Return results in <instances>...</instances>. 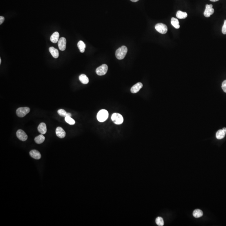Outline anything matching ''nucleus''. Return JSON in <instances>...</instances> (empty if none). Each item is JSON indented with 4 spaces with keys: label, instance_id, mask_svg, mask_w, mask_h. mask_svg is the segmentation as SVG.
Wrapping results in <instances>:
<instances>
[{
    "label": "nucleus",
    "instance_id": "1",
    "mask_svg": "<svg viewBox=\"0 0 226 226\" xmlns=\"http://www.w3.org/2000/svg\"><path fill=\"white\" fill-rule=\"evenodd\" d=\"M127 50V48L126 46H121L116 52V57L118 60H122L125 57Z\"/></svg>",
    "mask_w": 226,
    "mask_h": 226
},
{
    "label": "nucleus",
    "instance_id": "2",
    "mask_svg": "<svg viewBox=\"0 0 226 226\" xmlns=\"http://www.w3.org/2000/svg\"><path fill=\"white\" fill-rule=\"evenodd\" d=\"M108 112L105 109H102L98 112L97 119L99 121L103 122L107 120L108 118Z\"/></svg>",
    "mask_w": 226,
    "mask_h": 226
},
{
    "label": "nucleus",
    "instance_id": "3",
    "mask_svg": "<svg viewBox=\"0 0 226 226\" xmlns=\"http://www.w3.org/2000/svg\"><path fill=\"white\" fill-rule=\"evenodd\" d=\"M111 119L114 124L117 125L121 124L124 121L122 116L119 113H114L111 117Z\"/></svg>",
    "mask_w": 226,
    "mask_h": 226
},
{
    "label": "nucleus",
    "instance_id": "4",
    "mask_svg": "<svg viewBox=\"0 0 226 226\" xmlns=\"http://www.w3.org/2000/svg\"><path fill=\"white\" fill-rule=\"evenodd\" d=\"M30 108L29 107H20L17 110L16 113L18 117H23L30 112Z\"/></svg>",
    "mask_w": 226,
    "mask_h": 226
},
{
    "label": "nucleus",
    "instance_id": "5",
    "mask_svg": "<svg viewBox=\"0 0 226 226\" xmlns=\"http://www.w3.org/2000/svg\"><path fill=\"white\" fill-rule=\"evenodd\" d=\"M155 28L158 32L162 34H165L168 31V27L166 25L162 23H158L157 24Z\"/></svg>",
    "mask_w": 226,
    "mask_h": 226
},
{
    "label": "nucleus",
    "instance_id": "6",
    "mask_svg": "<svg viewBox=\"0 0 226 226\" xmlns=\"http://www.w3.org/2000/svg\"><path fill=\"white\" fill-rule=\"evenodd\" d=\"M108 69V66L106 64H103L98 67L96 69L95 72L98 75L100 76L104 75L107 73Z\"/></svg>",
    "mask_w": 226,
    "mask_h": 226
},
{
    "label": "nucleus",
    "instance_id": "7",
    "mask_svg": "<svg viewBox=\"0 0 226 226\" xmlns=\"http://www.w3.org/2000/svg\"><path fill=\"white\" fill-rule=\"evenodd\" d=\"M214 12V10L213 8V6L212 4L208 5L207 4L206 6V9L204 12V15L206 17H209L211 15L213 14Z\"/></svg>",
    "mask_w": 226,
    "mask_h": 226
},
{
    "label": "nucleus",
    "instance_id": "8",
    "mask_svg": "<svg viewBox=\"0 0 226 226\" xmlns=\"http://www.w3.org/2000/svg\"><path fill=\"white\" fill-rule=\"evenodd\" d=\"M17 136L19 140L22 141H25L27 139V135L26 133L22 130H18L17 132Z\"/></svg>",
    "mask_w": 226,
    "mask_h": 226
},
{
    "label": "nucleus",
    "instance_id": "9",
    "mask_svg": "<svg viewBox=\"0 0 226 226\" xmlns=\"http://www.w3.org/2000/svg\"><path fill=\"white\" fill-rule=\"evenodd\" d=\"M58 45L60 50L62 51L66 50V38L64 37L60 38L58 42Z\"/></svg>",
    "mask_w": 226,
    "mask_h": 226
},
{
    "label": "nucleus",
    "instance_id": "10",
    "mask_svg": "<svg viewBox=\"0 0 226 226\" xmlns=\"http://www.w3.org/2000/svg\"><path fill=\"white\" fill-rule=\"evenodd\" d=\"M143 87V85L141 83H138L133 86L131 89V92L133 93H136L139 91Z\"/></svg>",
    "mask_w": 226,
    "mask_h": 226
},
{
    "label": "nucleus",
    "instance_id": "11",
    "mask_svg": "<svg viewBox=\"0 0 226 226\" xmlns=\"http://www.w3.org/2000/svg\"><path fill=\"white\" fill-rule=\"evenodd\" d=\"M226 134V128L224 127L222 130H220L217 132L216 137L218 139H222L225 137Z\"/></svg>",
    "mask_w": 226,
    "mask_h": 226
},
{
    "label": "nucleus",
    "instance_id": "12",
    "mask_svg": "<svg viewBox=\"0 0 226 226\" xmlns=\"http://www.w3.org/2000/svg\"><path fill=\"white\" fill-rule=\"evenodd\" d=\"M56 135L59 138H63L66 137V133L64 130L61 127H58L56 130Z\"/></svg>",
    "mask_w": 226,
    "mask_h": 226
},
{
    "label": "nucleus",
    "instance_id": "13",
    "mask_svg": "<svg viewBox=\"0 0 226 226\" xmlns=\"http://www.w3.org/2000/svg\"><path fill=\"white\" fill-rule=\"evenodd\" d=\"M30 156L36 159H39L41 157V155L40 153L37 150H31L29 152Z\"/></svg>",
    "mask_w": 226,
    "mask_h": 226
},
{
    "label": "nucleus",
    "instance_id": "14",
    "mask_svg": "<svg viewBox=\"0 0 226 226\" xmlns=\"http://www.w3.org/2000/svg\"><path fill=\"white\" fill-rule=\"evenodd\" d=\"M38 130L39 132L42 135H44L46 133L47 128L46 124L44 123H41L39 124L38 127Z\"/></svg>",
    "mask_w": 226,
    "mask_h": 226
},
{
    "label": "nucleus",
    "instance_id": "15",
    "mask_svg": "<svg viewBox=\"0 0 226 226\" xmlns=\"http://www.w3.org/2000/svg\"><path fill=\"white\" fill-rule=\"evenodd\" d=\"M59 37H60L59 33L57 31H56V32H54L53 35H52L51 37H50V41L53 43H57L60 39Z\"/></svg>",
    "mask_w": 226,
    "mask_h": 226
},
{
    "label": "nucleus",
    "instance_id": "16",
    "mask_svg": "<svg viewBox=\"0 0 226 226\" xmlns=\"http://www.w3.org/2000/svg\"><path fill=\"white\" fill-rule=\"evenodd\" d=\"M49 51L53 56V57L55 58H57L59 56L58 50L57 49H55L54 47L52 46L49 48Z\"/></svg>",
    "mask_w": 226,
    "mask_h": 226
},
{
    "label": "nucleus",
    "instance_id": "17",
    "mask_svg": "<svg viewBox=\"0 0 226 226\" xmlns=\"http://www.w3.org/2000/svg\"><path fill=\"white\" fill-rule=\"evenodd\" d=\"M80 81L84 84H87L89 82V79L85 74H82L79 77Z\"/></svg>",
    "mask_w": 226,
    "mask_h": 226
},
{
    "label": "nucleus",
    "instance_id": "18",
    "mask_svg": "<svg viewBox=\"0 0 226 226\" xmlns=\"http://www.w3.org/2000/svg\"><path fill=\"white\" fill-rule=\"evenodd\" d=\"M171 23L172 26L174 27L175 29H179L180 28L179 22L177 19L174 18V17L172 18L171 20Z\"/></svg>",
    "mask_w": 226,
    "mask_h": 226
},
{
    "label": "nucleus",
    "instance_id": "19",
    "mask_svg": "<svg viewBox=\"0 0 226 226\" xmlns=\"http://www.w3.org/2000/svg\"><path fill=\"white\" fill-rule=\"evenodd\" d=\"M45 140V137L43 135H40L36 137L35 139V141L36 143L38 144H42L44 142Z\"/></svg>",
    "mask_w": 226,
    "mask_h": 226
},
{
    "label": "nucleus",
    "instance_id": "20",
    "mask_svg": "<svg viewBox=\"0 0 226 226\" xmlns=\"http://www.w3.org/2000/svg\"><path fill=\"white\" fill-rule=\"evenodd\" d=\"M77 46L78 47L80 52L81 53H83L85 50V48L86 47V45L84 42L82 41H80L77 43Z\"/></svg>",
    "mask_w": 226,
    "mask_h": 226
},
{
    "label": "nucleus",
    "instance_id": "21",
    "mask_svg": "<svg viewBox=\"0 0 226 226\" xmlns=\"http://www.w3.org/2000/svg\"><path fill=\"white\" fill-rule=\"evenodd\" d=\"M188 16L187 13L186 12H182L181 11H177L176 13V17L180 19H184Z\"/></svg>",
    "mask_w": 226,
    "mask_h": 226
},
{
    "label": "nucleus",
    "instance_id": "22",
    "mask_svg": "<svg viewBox=\"0 0 226 226\" xmlns=\"http://www.w3.org/2000/svg\"><path fill=\"white\" fill-rule=\"evenodd\" d=\"M193 216L195 218H200L203 215V213L201 210L197 209L193 212Z\"/></svg>",
    "mask_w": 226,
    "mask_h": 226
},
{
    "label": "nucleus",
    "instance_id": "23",
    "mask_svg": "<svg viewBox=\"0 0 226 226\" xmlns=\"http://www.w3.org/2000/svg\"><path fill=\"white\" fill-rule=\"evenodd\" d=\"M57 113L61 117H66L67 116L71 117L72 115L71 114L67 113L64 110L62 109L58 110V111H57Z\"/></svg>",
    "mask_w": 226,
    "mask_h": 226
},
{
    "label": "nucleus",
    "instance_id": "24",
    "mask_svg": "<svg viewBox=\"0 0 226 226\" xmlns=\"http://www.w3.org/2000/svg\"><path fill=\"white\" fill-rule=\"evenodd\" d=\"M64 119L66 122L68 123V124H70V125H74L75 124V121L74 119H72L71 117L70 116H67L66 117H64Z\"/></svg>",
    "mask_w": 226,
    "mask_h": 226
},
{
    "label": "nucleus",
    "instance_id": "25",
    "mask_svg": "<svg viewBox=\"0 0 226 226\" xmlns=\"http://www.w3.org/2000/svg\"><path fill=\"white\" fill-rule=\"evenodd\" d=\"M155 222L158 226H163L164 224V222L163 219L161 217H158L156 218Z\"/></svg>",
    "mask_w": 226,
    "mask_h": 226
},
{
    "label": "nucleus",
    "instance_id": "26",
    "mask_svg": "<svg viewBox=\"0 0 226 226\" xmlns=\"http://www.w3.org/2000/svg\"><path fill=\"white\" fill-rule=\"evenodd\" d=\"M222 32L224 35H226V20L224 21V25L222 28Z\"/></svg>",
    "mask_w": 226,
    "mask_h": 226
},
{
    "label": "nucleus",
    "instance_id": "27",
    "mask_svg": "<svg viewBox=\"0 0 226 226\" xmlns=\"http://www.w3.org/2000/svg\"><path fill=\"white\" fill-rule=\"evenodd\" d=\"M221 88L223 90L225 93H226V80H224L222 83Z\"/></svg>",
    "mask_w": 226,
    "mask_h": 226
},
{
    "label": "nucleus",
    "instance_id": "28",
    "mask_svg": "<svg viewBox=\"0 0 226 226\" xmlns=\"http://www.w3.org/2000/svg\"><path fill=\"white\" fill-rule=\"evenodd\" d=\"M4 20H5V18L4 17H3V16L0 17V24L1 25L3 24V23L4 22Z\"/></svg>",
    "mask_w": 226,
    "mask_h": 226
},
{
    "label": "nucleus",
    "instance_id": "29",
    "mask_svg": "<svg viewBox=\"0 0 226 226\" xmlns=\"http://www.w3.org/2000/svg\"><path fill=\"white\" fill-rule=\"evenodd\" d=\"M130 1H132V2H137L138 1H139V0H130Z\"/></svg>",
    "mask_w": 226,
    "mask_h": 226
},
{
    "label": "nucleus",
    "instance_id": "30",
    "mask_svg": "<svg viewBox=\"0 0 226 226\" xmlns=\"http://www.w3.org/2000/svg\"><path fill=\"white\" fill-rule=\"evenodd\" d=\"M210 1L212 2H216V1H218L219 0H210Z\"/></svg>",
    "mask_w": 226,
    "mask_h": 226
},
{
    "label": "nucleus",
    "instance_id": "31",
    "mask_svg": "<svg viewBox=\"0 0 226 226\" xmlns=\"http://www.w3.org/2000/svg\"><path fill=\"white\" fill-rule=\"evenodd\" d=\"M1 58H0V64H1Z\"/></svg>",
    "mask_w": 226,
    "mask_h": 226
}]
</instances>
